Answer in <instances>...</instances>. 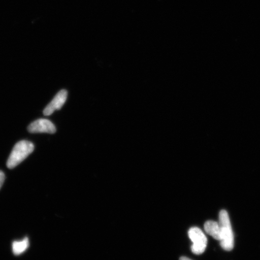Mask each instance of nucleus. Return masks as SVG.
Masks as SVG:
<instances>
[{
	"mask_svg": "<svg viewBox=\"0 0 260 260\" xmlns=\"http://www.w3.org/2000/svg\"><path fill=\"white\" fill-rule=\"evenodd\" d=\"M180 260H191L190 258H188L187 257H186V256H181V257L180 258Z\"/></svg>",
	"mask_w": 260,
	"mask_h": 260,
	"instance_id": "obj_9",
	"label": "nucleus"
},
{
	"mask_svg": "<svg viewBox=\"0 0 260 260\" xmlns=\"http://www.w3.org/2000/svg\"><path fill=\"white\" fill-rule=\"evenodd\" d=\"M5 180V175L4 172L0 171V188H2L3 183H4Z\"/></svg>",
	"mask_w": 260,
	"mask_h": 260,
	"instance_id": "obj_8",
	"label": "nucleus"
},
{
	"mask_svg": "<svg viewBox=\"0 0 260 260\" xmlns=\"http://www.w3.org/2000/svg\"><path fill=\"white\" fill-rule=\"evenodd\" d=\"M28 131L31 133H47L54 134L56 132V128L50 120L40 119L29 125Z\"/></svg>",
	"mask_w": 260,
	"mask_h": 260,
	"instance_id": "obj_4",
	"label": "nucleus"
},
{
	"mask_svg": "<svg viewBox=\"0 0 260 260\" xmlns=\"http://www.w3.org/2000/svg\"><path fill=\"white\" fill-rule=\"evenodd\" d=\"M219 217L221 229L220 246L225 251H232L234 248L235 240L229 213L226 210H221Z\"/></svg>",
	"mask_w": 260,
	"mask_h": 260,
	"instance_id": "obj_2",
	"label": "nucleus"
},
{
	"mask_svg": "<svg viewBox=\"0 0 260 260\" xmlns=\"http://www.w3.org/2000/svg\"><path fill=\"white\" fill-rule=\"evenodd\" d=\"M188 235L193 243L191 246V251L194 254H202L207 245V239L202 230L198 227H192L188 230Z\"/></svg>",
	"mask_w": 260,
	"mask_h": 260,
	"instance_id": "obj_3",
	"label": "nucleus"
},
{
	"mask_svg": "<svg viewBox=\"0 0 260 260\" xmlns=\"http://www.w3.org/2000/svg\"><path fill=\"white\" fill-rule=\"evenodd\" d=\"M29 247V240L27 237L21 241H15L12 243V251L16 255H19L24 253Z\"/></svg>",
	"mask_w": 260,
	"mask_h": 260,
	"instance_id": "obj_7",
	"label": "nucleus"
},
{
	"mask_svg": "<svg viewBox=\"0 0 260 260\" xmlns=\"http://www.w3.org/2000/svg\"><path fill=\"white\" fill-rule=\"evenodd\" d=\"M68 96V92L66 90H61L57 93L51 103L45 107L44 110V115L50 116L56 110H60L66 102Z\"/></svg>",
	"mask_w": 260,
	"mask_h": 260,
	"instance_id": "obj_5",
	"label": "nucleus"
},
{
	"mask_svg": "<svg viewBox=\"0 0 260 260\" xmlns=\"http://www.w3.org/2000/svg\"><path fill=\"white\" fill-rule=\"evenodd\" d=\"M35 146L27 141H21L16 144L13 148L7 161V167L13 169L23 161L29 155L34 152Z\"/></svg>",
	"mask_w": 260,
	"mask_h": 260,
	"instance_id": "obj_1",
	"label": "nucleus"
},
{
	"mask_svg": "<svg viewBox=\"0 0 260 260\" xmlns=\"http://www.w3.org/2000/svg\"><path fill=\"white\" fill-rule=\"evenodd\" d=\"M204 230L206 232L214 239L217 240H221V229L219 222L213 220L207 221L205 223Z\"/></svg>",
	"mask_w": 260,
	"mask_h": 260,
	"instance_id": "obj_6",
	"label": "nucleus"
}]
</instances>
